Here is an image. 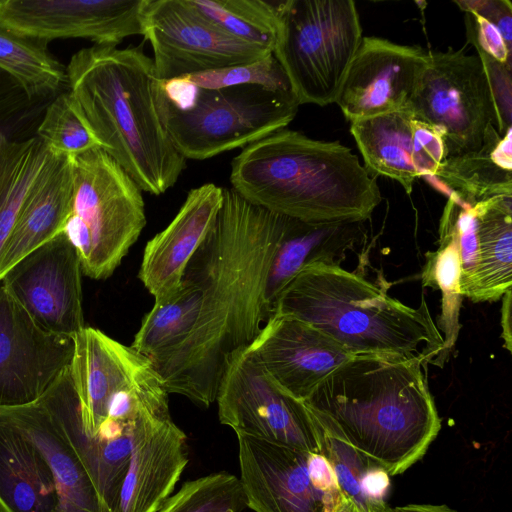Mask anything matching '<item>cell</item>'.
I'll use <instances>...</instances> for the list:
<instances>
[{
  "instance_id": "8fae6325",
  "label": "cell",
  "mask_w": 512,
  "mask_h": 512,
  "mask_svg": "<svg viewBox=\"0 0 512 512\" xmlns=\"http://www.w3.org/2000/svg\"><path fill=\"white\" fill-rule=\"evenodd\" d=\"M141 21L162 81L249 64L272 54L225 33L187 0H145Z\"/></svg>"
},
{
  "instance_id": "8992f818",
  "label": "cell",
  "mask_w": 512,
  "mask_h": 512,
  "mask_svg": "<svg viewBox=\"0 0 512 512\" xmlns=\"http://www.w3.org/2000/svg\"><path fill=\"white\" fill-rule=\"evenodd\" d=\"M156 101L172 144L186 160L244 148L284 129L300 106L292 90L259 85L203 89L184 77L159 80Z\"/></svg>"
},
{
  "instance_id": "9a60e30c",
  "label": "cell",
  "mask_w": 512,
  "mask_h": 512,
  "mask_svg": "<svg viewBox=\"0 0 512 512\" xmlns=\"http://www.w3.org/2000/svg\"><path fill=\"white\" fill-rule=\"evenodd\" d=\"M188 461L187 436L173 421L168 398L145 407L134 423L129 466L112 512H157Z\"/></svg>"
},
{
  "instance_id": "4fadbf2b",
  "label": "cell",
  "mask_w": 512,
  "mask_h": 512,
  "mask_svg": "<svg viewBox=\"0 0 512 512\" xmlns=\"http://www.w3.org/2000/svg\"><path fill=\"white\" fill-rule=\"evenodd\" d=\"M73 337L42 328L0 280V408L37 402L69 369Z\"/></svg>"
},
{
  "instance_id": "52a82bcc",
  "label": "cell",
  "mask_w": 512,
  "mask_h": 512,
  "mask_svg": "<svg viewBox=\"0 0 512 512\" xmlns=\"http://www.w3.org/2000/svg\"><path fill=\"white\" fill-rule=\"evenodd\" d=\"M72 200L63 227L82 273L109 278L146 225L142 190L104 150L72 156Z\"/></svg>"
},
{
  "instance_id": "d6986e66",
  "label": "cell",
  "mask_w": 512,
  "mask_h": 512,
  "mask_svg": "<svg viewBox=\"0 0 512 512\" xmlns=\"http://www.w3.org/2000/svg\"><path fill=\"white\" fill-rule=\"evenodd\" d=\"M350 132L366 167L407 193L418 178L433 177L447 157L441 135L407 107L351 122Z\"/></svg>"
},
{
  "instance_id": "30bf717a",
  "label": "cell",
  "mask_w": 512,
  "mask_h": 512,
  "mask_svg": "<svg viewBox=\"0 0 512 512\" xmlns=\"http://www.w3.org/2000/svg\"><path fill=\"white\" fill-rule=\"evenodd\" d=\"M219 421L246 434L307 453H322L324 432L303 402L283 392L249 347L229 359L217 391Z\"/></svg>"
},
{
  "instance_id": "d590c367",
  "label": "cell",
  "mask_w": 512,
  "mask_h": 512,
  "mask_svg": "<svg viewBox=\"0 0 512 512\" xmlns=\"http://www.w3.org/2000/svg\"><path fill=\"white\" fill-rule=\"evenodd\" d=\"M245 507L239 479L216 472L183 483L157 512H242Z\"/></svg>"
},
{
  "instance_id": "74e56055",
  "label": "cell",
  "mask_w": 512,
  "mask_h": 512,
  "mask_svg": "<svg viewBox=\"0 0 512 512\" xmlns=\"http://www.w3.org/2000/svg\"><path fill=\"white\" fill-rule=\"evenodd\" d=\"M321 454L332 465L342 496L354 505L357 512H374L360 490L361 477L372 465L354 448L325 432Z\"/></svg>"
},
{
  "instance_id": "83f0119b",
  "label": "cell",
  "mask_w": 512,
  "mask_h": 512,
  "mask_svg": "<svg viewBox=\"0 0 512 512\" xmlns=\"http://www.w3.org/2000/svg\"><path fill=\"white\" fill-rule=\"evenodd\" d=\"M431 178L468 204L512 196L511 129L500 136L492 125L479 150L446 157Z\"/></svg>"
},
{
  "instance_id": "836d02e7",
  "label": "cell",
  "mask_w": 512,
  "mask_h": 512,
  "mask_svg": "<svg viewBox=\"0 0 512 512\" xmlns=\"http://www.w3.org/2000/svg\"><path fill=\"white\" fill-rule=\"evenodd\" d=\"M36 136L56 155L72 157L100 148L68 89L50 101Z\"/></svg>"
},
{
  "instance_id": "6da1fadb",
  "label": "cell",
  "mask_w": 512,
  "mask_h": 512,
  "mask_svg": "<svg viewBox=\"0 0 512 512\" xmlns=\"http://www.w3.org/2000/svg\"><path fill=\"white\" fill-rule=\"evenodd\" d=\"M287 220L223 188L216 222L184 274L202 290L198 320L182 343L150 359L169 394L203 407L216 401L229 359L268 319L266 276Z\"/></svg>"
},
{
  "instance_id": "f1b7e54d",
  "label": "cell",
  "mask_w": 512,
  "mask_h": 512,
  "mask_svg": "<svg viewBox=\"0 0 512 512\" xmlns=\"http://www.w3.org/2000/svg\"><path fill=\"white\" fill-rule=\"evenodd\" d=\"M48 45L0 19V70L15 79L30 98L52 99L68 89L66 66Z\"/></svg>"
},
{
  "instance_id": "ba28073f",
  "label": "cell",
  "mask_w": 512,
  "mask_h": 512,
  "mask_svg": "<svg viewBox=\"0 0 512 512\" xmlns=\"http://www.w3.org/2000/svg\"><path fill=\"white\" fill-rule=\"evenodd\" d=\"M362 38L354 1H280L272 54L300 105L326 106L335 102Z\"/></svg>"
},
{
  "instance_id": "e575fe53",
  "label": "cell",
  "mask_w": 512,
  "mask_h": 512,
  "mask_svg": "<svg viewBox=\"0 0 512 512\" xmlns=\"http://www.w3.org/2000/svg\"><path fill=\"white\" fill-rule=\"evenodd\" d=\"M478 53L512 69V4L507 0L457 1Z\"/></svg>"
},
{
  "instance_id": "5bb4252c",
  "label": "cell",
  "mask_w": 512,
  "mask_h": 512,
  "mask_svg": "<svg viewBox=\"0 0 512 512\" xmlns=\"http://www.w3.org/2000/svg\"><path fill=\"white\" fill-rule=\"evenodd\" d=\"M81 275L77 251L61 231L18 261L0 280L42 328L74 337L85 327Z\"/></svg>"
},
{
  "instance_id": "4dcf8cb0",
  "label": "cell",
  "mask_w": 512,
  "mask_h": 512,
  "mask_svg": "<svg viewBox=\"0 0 512 512\" xmlns=\"http://www.w3.org/2000/svg\"><path fill=\"white\" fill-rule=\"evenodd\" d=\"M201 302L200 286L184 275L178 293L167 301L154 303L144 315L131 347L150 360L178 346L193 330Z\"/></svg>"
},
{
  "instance_id": "f546056e",
  "label": "cell",
  "mask_w": 512,
  "mask_h": 512,
  "mask_svg": "<svg viewBox=\"0 0 512 512\" xmlns=\"http://www.w3.org/2000/svg\"><path fill=\"white\" fill-rule=\"evenodd\" d=\"M54 153L37 137L0 138V254L30 188Z\"/></svg>"
},
{
  "instance_id": "ffe728a7",
  "label": "cell",
  "mask_w": 512,
  "mask_h": 512,
  "mask_svg": "<svg viewBox=\"0 0 512 512\" xmlns=\"http://www.w3.org/2000/svg\"><path fill=\"white\" fill-rule=\"evenodd\" d=\"M240 485L254 512H325L326 493L316 490L307 470V453L236 434Z\"/></svg>"
},
{
  "instance_id": "ab89813d",
  "label": "cell",
  "mask_w": 512,
  "mask_h": 512,
  "mask_svg": "<svg viewBox=\"0 0 512 512\" xmlns=\"http://www.w3.org/2000/svg\"><path fill=\"white\" fill-rule=\"evenodd\" d=\"M390 487L389 474L381 467H369L361 477L360 490L374 512L386 507L385 497Z\"/></svg>"
},
{
  "instance_id": "60d3db41",
  "label": "cell",
  "mask_w": 512,
  "mask_h": 512,
  "mask_svg": "<svg viewBox=\"0 0 512 512\" xmlns=\"http://www.w3.org/2000/svg\"><path fill=\"white\" fill-rule=\"evenodd\" d=\"M307 470L311 484L321 493L340 492L337 478L329 460L320 453H310Z\"/></svg>"
},
{
  "instance_id": "1f68e13d",
  "label": "cell",
  "mask_w": 512,
  "mask_h": 512,
  "mask_svg": "<svg viewBox=\"0 0 512 512\" xmlns=\"http://www.w3.org/2000/svg\"><path fill=\"white\" fill-rule=\"evenodd\" d=\"M225 33L273 53L279 30L280 1L187 0Z\"/></svg>"
},
{
  "instance_id": "484cf974",
  "label": "cell",
  "mask_w": 512,
  "mask_h": 512,
  "mask_svg": "<svg viewBox=\"0 0 512 512\" xmlns=\"http://www.w3.org/2000/svg\"><path fill=\"white\" fill-rule=\"evenodd\" d=\"M71 200V159L54 154L26 195L1 251L0 279L23 257L63 230Z\"/></svg>"
},
{
  "instance_id": "d4e9b609",
  "label": "cell",
  "mask_w": 512,
  "mask_h": 512,
  "mask_svg": "<svg viewBox=\"0 0 512 512\" xmlns=\"http://www.w3.org/2000/svg\"><path fill=\"white\" fill-rule=\"evenodd\" d=\"M0 413L26 434L44 456L57 493L56 512H106L85 467L40 400L0 408Z\"/></svg>"
},
{
  "instance_id": "f35d334b",
  "label": "cell",
  "mask_w": 512,
  "mask_h": 512,
  "mask_svg": "<svg viewBox=\"0 0 512 512\" xmlns=\"http://www.w3.org/2000/svg\"><path fill=\"white\" fill-rule=\"evenodd\" d=\"M52 99L30 98L21 90L0 100V138L25 141L36 136Z\"/></svg>"
},
{
  "instance_id": "5b68a950",
  "label": "cell",
  "mask_w": 512,
  "mask_h": 512,
  "mask_svg": "<svg viewBox=\"0 0 512 512\" xmlns=\"http://www.w3.org/2000/svg\"><path fill=\"white\" fill-rule=\"evenodd\" d=\"M272 314L313 325L354 356L397 355L432 363L444 347L424 297L412 308L335 264L302 269L281 292Z\"/></svg>"
},
{
  "instance_id": "e0dca14e",
  "label": "cell",
  "mask_w": 512,
  "mask_h": 512,
  "mask_svg": "<svg viewBox=\"0 0 512 512\" xmlns=\"http://www.w3.org/2000/svg\"><path fill=\"white\" fill-rule=\"evenodd\" d=\"M145 0H0V19L22 34L48 42L82 38L117 46L142 35Z\"/></svg>"
},
{
  "instance_id": "277c9868",
  "label": "cell",
  "mask_w": 512,
  "mask_h": 512,
  "mask_svg": "<svg viewBox=\"0 0 512 512\" xmlns=\"http://www.w3.org/2000/svg\"><path fill=\"white\" fill-rule=\"evenodd\" d=\"M229 180L250 203L306 222H364L382 201L348 147L285 128L244 147Z\"/></svg>"
},
{
  "instance_id": "d6a6232c",
  "label": "cell",
  "mask_w": 512,
  "mask_h": 512,
  "mask_svg": "<svg viewBox=\"0 0 512 512\" xmlns=\"http://www.w3.org/2000/svg\"><path fill=\"white\" fill-rule=\"evenodd\" d=\"M421 278L423 286L441 291V314L438 325L444 333V347L432 364L443 367L454 347L459 329V311L463 296L460 293V257L454 236L439 227V246L428 252Z\"/></svg>"
},
{
  "instance_id": "ac0fdd59",
  "label": "cell",
  "mask_w": 512,
  "mask_h": 512,
  "mask_svg": "<svg viewBox=\"0 0 512 512\" xmlns=\"http://www.w3.org/2000/svg\"><path fill=\"white\" fill-rule=\"evenodd\" d=\"M249 349L273 382L301 402L337 367L354 357L320 329L283 314L267 319Z\"/></svg>"
},
{
  "instance_id": "4316f807",
  "label": "cell",
  "mask_w": 512,
  "mask_h": 512,
  "mask_svg": "<svg viewBox=\"0 0 512 512\" xmlns=\"http://www.w3.org/2000/svg\"><path fill=\"white\" fill-rule=\"evenodd\" d=\"M57 504L41 451L0 413V512H56Z\"/></svg>"
},
{
  "instance_id": "3957f363",
  "label": "cell",
  "mask_w": 512,
  "mask_h": 512,
  "mask_svg": "<svg viewBox=\"0 0 512 512\" xmlns=\"http://www.w3.org/2000/svg\"><path fill=\"white\" fill-rule=\"evenodd\" d=\"M68 91L100 148L152 195L173 187L186 167L158 113L159 79L142 46L92 45L76 52Z\"/></svg>"
},
{
  "instance_id": "f6af8a7d",
  "label": "cell",
  "mask_w": 512,
  "mask_h": 512,
  "mask_svg": "<svg viewBox=\"0 0 512 512\" xmlns=\"http://www.w3.org/2000/svg\"><path fill=\"white\" fill-rule=\"evenodd\" d=\"M380 512H394V511L392 510V508H389V507H387V506H386V507H385L383 510H381Z\"/></svg>"
},
{
  "instance_id": "7402d4cb",
  "label": "cell",
  "mask_w": 512,
  "mask_h": 512,
  "mask_svg": "<svg viewBox=\"0 0 512 512\" xmlns=\"http://www.w3.org/2000/svg\"><path fill=\"white\" fill-rule=\"evenodd\" d=\"M73 340L70 376L79 403L82 431L93 437L107 418L114 393L151 361L93 327L85 326Z\"/></svg>"
},
{
  "instance_id": "44dd1931",
  "label": "cell",
  "mask_w": 512,
  "mask_h": 512,
  "mask_svg": "<svg viewBox=\"0 0 512 512\" xmlns=\"http://www.w3.org/2000/svg\"><path fill=\"white\" fill-rule=\"evenodd\" d=\"M222 202L223 188L214 183L191 189L172 221L146 243L138 278L154 303L181 289L187 265L212 230Z\"/></svg>"
},
{
  "instance_id": "7c38bea8",
  "label": "cell",
  "mask_w": 512,
  "mask_h": 512,
  "mask_svg": "<svg viewBox=\"0 0 512 512\" xmlns=\"http://www.w3.org/2000/svg\"><path fill=\"white\" fill-rule=\"evenodd\" d=\"M439 227L456 240L463 297L492 302L511 289L512 196L468 204L448 195Z\"/></svg>"
},
{
  "instance_id": "8d00e7d4",
  "label": "cell",
  "mask_w": 512,
  "mask_h": 512,
  "mask_svg": "<svg viewBox=\"0 0 512 512\" xmlns=\"http://www.w3.org/2000/svg\"><path fill=\"white\" fill-rule=\"evenodd\" d=\"M182 77L192 85L203 89L259 85L272 90H292L283 68L273 54L253 63Z\"/></svg>"
},
{
  "instance_id": "9c48e42d",
  "label": "cell",
  "mask_w": 512,
  "mask_h": 512,
  "mask_svg": "<svg viewBox=\"0 0 512 512\" xmlns=\"http://www.w3.org/2000/svg\"><path fill=\"white\" fill-rule=\"evenodd\" d=\"M407 108L441 135L447 157L479 150L489 128L496 124L483 62L463 49L428 52Z\"/></svg>"
},
{
  "instance_id": "cb8c5ba5",
  "label": "cell",
  "mask_w": 512,
  "mask_h": 512,
  "mask_svg": "<svg viewBox=\"0 0 512 512\" xmlns=\"http://www.w3.org/2000/svg\"><path fill=\"white\" fill-rule=\"evenodd\" d=\"M364 235L363 222H306L288 217L266 276L268 318L281 292L302 269L315 263L340 265L345 252Z\"/></svg>"
},
{
  "instance_id": "b9f144b4",
  "label": "cell",
  "mask_w": 512,
  "mask_h": 512,
  "mask_svg": "<svg viewBox=\"0 0 512 512\" xmlns=\"http://www.w3.org/2000/svg\"><path fill=\"white\" fill-rule=\"evenodd\" d=\"M503 297L501 309V337L504 340V347L512 351V328H511V311H512V290L508 289Z\"/></svg>"
},
{
  "instance_id": "7bdbcfd3",
  "label": "cell",
  "mask_w": 512,
  "mask_h": 512,
  "mask_svg": "<svg viewBox=\"0 0 512 512\" xmlns=\"http://www.w3.org/2000/svg\"><path fill=\"white\" fill-rule=\"evenodd\" d=\"M394 512H457L446 505L407 504L392 508Z\"/></svg>"
},
{
  "instance_id": "7a4b0ae2",
  "label": "cell",
  "mask_w": 512,
  "mask_h": 512,
  "mask_svg": "<svg viewBox=\"0 0 512 512\" xmlns=\"http://www.w3.org/2000/svg\"><path fill=\"white\" fill-rule=\"evenodd\" d=\"M418 357L356 355L303 401L323 431L389 476L427 452L441 418Z\"/></svg>"
},
{
  "instance_id": "2e32d148",
  "label": "cell",
  "mask_w": 512,
  "mask_h": 512,
  "mask_svg": "<svg viewBox=\"0 0 512 512\" xmlns=\"http://www.w3.org/2000/svg\"><path fill=\"white\" fill-rule=\"evenodd\" d=\"M427 61L418 46L363 37L334 103L351 122L406 108Z\"/></svg>"
},
{
  "instance_id": "603a6c76",
  "label": "cell",
  "mask_w": 512,
  "mask_h": 512,
  "mask_svg": "<svg viewBox=\"0 0 512 512\" xmlns=\"http://www.w3.org/2000/svg\"><path fill=\"white\" fill-rule=\"evenodd\" d=\"M39 400L85 467L105 511L112 512L129 466L133 430L109 441L86 436L69 369Z\"/></svg>"
},
{
  "instance_id": "ee69618b",
  "label": "cell",
  "mask_w": 512,
  "mask_h": 512,
  "mask_svg": "<svg viewBox=\"0 0 512 512\" xmlns=\"http://www.w3.org/2000/svg\"><path fill=\"white\" fill-rule=\"evenodd\" d=\"M21 90H23V88L15 79L0 70V100Z\"/></svg>"
}]
</instances>
